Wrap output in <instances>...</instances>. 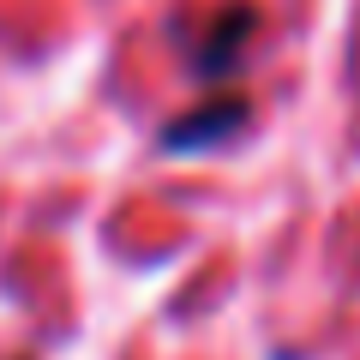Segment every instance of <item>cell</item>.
<instances>
[{"label":"cell","instance_id":"cell-1","mask_svg":"<svg viewBox=\"0 0 360 360\" xmlns=\"http://www.w3.org/2000/svg\"><path fill=\"white\" fill-rule=\"evenodd\" d=\"M246 120H252V103L246 96H205L198 108H186L180 120H168L162 127V150L186 156V150H210V144H229L234 132H246Z\"/></svg>","mask_w":360,"mask_h":360},{"label":"cell","instance_id":"cell-2","mask_svg":"<svg viewBox=\"0 0 360 360\" xmlns=\"http://www.w3.org/2000/svg\"><path fill=\"white\" fill-rule=\"evenodd\" d=\"M252 30H258V6H252V0H229V6L210 18L193 66H198V72H229V66L240 60V49L252 42Z\"/></svg>","mask_w":360,"mask_h":360}]
</instances>
